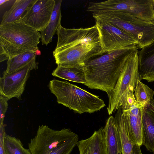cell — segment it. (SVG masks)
<instances>
[{
  "mask_svg": "<svg viewBox=\"0 0 154 154\" xmlns=\"http://www.w3.org/2000/svg\"><path fill=\"white\" fill-rule=\"evenodd\" d=\"M57 42L53 55L57 66L85 64L101 55L98 31L96 25L69 29L60 25L57 30Z\"/></svg>",
  "mask_w": 154,
  "mask_h": 154,
  "instance_id": "obj_1",
  "label": "cell"
},
{
  "mask_svg": "<svg viewBox=\"0 0 154 154\" xmlns=\"http://www.w3.org/2000/svg\"><path fill=\"white\" fill-rule=\"evenodd\" d=\"M137 47L110 51L85 63L86 83L91 89L105 92L107 95L113 90L128 55Z\"/></svg>",
  "mask_w": 154,
  "mask_h": 154,
  "instance_id": "obj_2",
  "label": "cell"
},
{
  "mask_svg": "<svg viewBox=\"0 0 154 154\" xmlns=\"http://www.w3.org/2000/svg\"><path fill=\"white\" fill-rule=\"evenodd\" d=\"M40 33L21 21L0 25V62L38 48Z\"/></svg>",
  "mask_w": 154,
  "mask_h": 154,
  "instance_id": "obj_3",
  "label": "cell"
},
{
  "mask_svg": "<svg viewBox=\"0 0 154 154\" xmlns=\"http://www.w3.org/2000/svg\"><path fill=\"white\" fill-rule=\"evenodd\" d=\"M58 103L68 107L76 113L82 114L97 112L106 105L99 96L70 83L67 81L54 79L48 85Z\"/></svg>",
  "mask_w": 154,
  "mask_h": 154,
  "instance_id": "obj_4",
  "label": "cell"
},
{
  "mask_svg": "<svg viewBox=\"0 0 154 154\" xmlns=\"http://www.w3.org/2000/svg\"><path fill=\"white\" fill-rule=\"evenodd\" d=\"M78 139V135L69 128L57 130L42 125L28 147L32 154H70Z\"/></svg>",
  "mask_w": 154,
  "mask_h": 154,
  "instance_id": "obj_5",
  "label": "cell"
},
{
  "mask_svg": "<svg viewBox=\"0 0 154 154\" xmlns=\"http://www.w3.org/2000/svg\"><path fill=\"white\" fill-rule=\"evenodd\" d=\"M95 19L108 22L132 36L141 49L154 42V24L124 11L92 14Z\"/></svg>",
  "mask_w": 154,
  "mask_h": 154,
  "instance_id": "obj_6",
  "label": "cell"
},
{
  "mask_svg": "<svg viewBox=\"0 0 154 154\" xmlns=\"http://www.w3.org/2000/svg\"><path fill=\"white\" fill-rule=\"evenodd\" d=\"M137 49L129 53L113 91L108 95L109 103L107 108L110 116L121 106L127 92L134 90L138 81L140 80L138 72Z\"/></svg>",
  "mask_w": 154,
  "mask_h": 154,
  "instance_id": "obj_7",
  "label": "cell"
},
{
  "mask_svg": "<svg viewBox=\"0 0 154 154\" xmlns=\"http://www.w3.org/2000/svg\"><path fill=\"white\" fill-rule=\"evenodd\" d=\"M95 20L102 55L120 49L137 47L138 43L131 35L108 22Z\"/></svg>",
  "mask_w": 154,
  "mask_h": 154,
  "instance_id": "obj_8",
  "label": "cell"
},
{
  "mask_svg": "<svg viewBox=\"0 0 154 154\" xmlns=\"http://www.w3.org/2000/svg\"><path fill=\"white\" fill-rule=\"evenodd\" d=\"M38 68V63L34 61L22 69L0 78V94L8 100L16 97L21 100L30 71Z\"/></svg>",
  "mask_w": 154,
  "mask_h": 154,
  "instance_id": "obj_9",
  "label": "cell"
},
{
  "mask_svg": "<svg viewBox=\"0 0 154 154\" xmlns=\"http://www.w3.org/2000/svg\"><path fill=\"white\" fill-rule=\"evenodd\" d=\"M134 91H128L120 106L129 122L131 136L134 144L142 145L143 111L137 106Z\"/></svg>",
  "mask_w": 154,
  "mask_h": 154,
  "instance_id": "obj_10",
  "label": "cell"
},
{
  "mask_svg": "<svg viewBox=\"0 0 154 154\" xmlns=\"http://www.w3.org/2000/svg\"><path fill=\"white\" fill-rule=\"evenodd\" d=\"M55 3L54 0H35L20 21L40 32L47 26Z\"/></svg>",
  "mask_w": 154,
  "mask_h": 154,
  "instance_id": "obj_11",
  "label": "cell"
},
{
  "mask_svg": "<svg viewBox=\"0 0 154 154\" xmlns=\"http://www.w3.org/2000/svg\"><path fill=\"white\" fill-rule=\"evenodd\" d=\"M138 55L140 81L154 82V42L138 51Z\"/></svg>",
  "mask_w": 154,
  "mask_h": 154,
  "instance_id": "obj_12",
  "label": "cell"
},
{
  "mask_svg": "<svg viewBox=\"0 0 154 154\" xmlns=\"http://www.w3.org/2000/svg\"><path fill=\"white\" fill-rule=\"evenodd\" d=\"M79 154H106L104 128L94 131L88 138L79 141Z\"/></svg>",
  "mask_w": 154,
  "mask_h": 154,
  "instance_id": "obj_13",
  "label": "cell"
},
{
  "mask_svg": "<svg viewBox=\"0 0 154 154\" xmlns=\"http://www.w3.org/2000/svg\"><path fill=\"white\" fill-rule=\"evenodd\" d=\"M104 128L106 154H122L120 137L113 116L107 119Z\"/></svg>",
  "mask_w": 154,
  "mask_h": 154,
  "instance_id": "obj_14",
  "label": "cell"
},
{
  "mask_svg": "<svg viewBox=\"0 0 154 154\" xmlns=\"http://www.w3.org/2000/svg\"><path fill=\"white\" fill-rule=\"evenodd\" d=\"M114 118L120 137L122 154H131L133 147L135 144L131 137L128 118L122 112L121 107L117 110Z\"/></svg>",
  "mask_w": 154,
  "mask_h": 154,
  "instance_id": "obj_15",
  "label": "cell"
},
{
  "mask_svg": "<svg viewBox=\"0 0 154 154\" xmlns=\"http://www.w3.org/2000/svg\"><path fill=\"white\" fill-rule=\"evenodd\" d=\"M54 77L85 85L87 82L85 64L57 66L52 73Z\"/></svg>",
  "mask_w": 154,
  "mask_h": 154,
  "instance_id": "obj_16",
  "label": "cell"
},
{
  "mask_svg": "<svg viewBox=\"0 0 154 154\" xmlns=\"http://www.w3.org/2000/svg\"><path fill=\"white\" fill-rule=\"evenodd\" d=\"M35 0H15L2 16L0 25L20 21Z\"/></svg>",
  "mask_w": 154,
  "mask_h": 154,
  "instance_id": "obj_17",
  "label": "cell"
},
{
  "mask_svg": "<svg viewBox=\"0 0 154 154\" xmlns=\"http://www.w3.org/2000/svg\"><path fill=\"white\" fill-rule=\"evenodd\" d=\"M55 6L49 22L45 28L40 32L42 45L47 46L51 42L57 29L61 25V6L62 0H55Z\"/></svg>",
  "mask_w": 154,
  "mask_h": 154,
  "instance_id": "obj_18",
  "label": "cell"
},
{
  "mask_svg": "<svg viewBox=\"0 0 154 154\" xmlns=\"http://www.w3.org/2000/svg\"><path fill=\"white\" fill-rule=\"evenodd\" d=\"M142 145L154 153V113L143 111Z\"/></svg>",
  "mask_w": 154,
  "mask_h": 154,
  "instance_id": "obj_19",
  "label": "cell"
},
{
  "mask_svg": "<svg viewBox=\"0 0 154 154\" xmlns=\"http://www.w3.org/2000/svg\"><path fill=\"white\" fill-rule=\"evenodd\" d=\"M35 53L26 52L19 54L8 60L6 69L3 76L13 73L23 68L30 63L36 61Z\"/></svg>",
  "mask_w": 154,
  "mask_h": 154,
  "instance_id": "obj_20",
  "label": "cell"
},
{
  "mask_svg": "<svg viewBox=\"0 0 154 154\" xmlns=\"http://www.w3.org/2000/svg\"><path fill=\"white\" fill-rule=\"evenodd\" d=\"M134 92V98L137 106L143 111L145 110L153 99L154 91L138 80Z\"/></svg>",
  "mask_w": 154,
  "mask_h": 154,
  "instance_id": "obj_21",
  "label": "cell"
},
{
  "mask_svg": "<svg viewBox=\"0 0 154 154\" xmlns=\"http://www.w3.org/2000/svg\"><path fill=\"white\" fill-rule=\"evenodd\" d=\"M4 146L7 154H32L29 149L25 148L19 139L5 134Z\"/></svg>",
  "mask_w": 154,
  "mask_h": 154,
  "instance_id": "obj_22",
  "label": "cell"
},
{
  "mask_svg": "<svg viewBox=\"0 0 154 154\" xmlns=\"http://www.w3.org/2000/svg\"><path fill=\"white\" fill-rule=\"evenodd\" d=\"M8 100L5 97L0 94V124L3 123L5 114L8 109Z\"/></svg>",
  "mask_w": 154,
  "mask_h": 154,
  "instance_id": "obj_23",
  "label": "cell"
},
{
  "mask_svg": "<svg viewBox=\"0 0 154 154\" xmlns=\"http://www.w3.org/2000/svg\"><path fill=\"white\" fill-rule=\"evenodd\" d=\"M6 133L3 123L0 124V154H7L4 146V140Z\"/></svg>",
  "mask_w": 154,
  "mask_h": 154,
  "instance_id": "obj_24",
  "label": "cell"
},
{
  "mask_svg": "<svg viewBox=\"0 0 154 154\" xmlns=\"http://www.w3.org/2000/svg\"><path fill=\"white\" fill-rule=\"evenodd\" d=\"M131 154H142L140 146L135 144L133 147Z\"/></svg>",
  "mask_w": 154,
  "mask_h": 154,
  "instance_id": "obj_25",
  "label": "cell"
},
{
  "mask_svg": "<svg viewBox=\"0 0 154 154\" xmlns=\"http://www.w3.org/2000/svg\"><path fill=\"white\" fill-rule=\"evenodd\" d=\"M35 53L36 55L39 56L41 54V51L39 50V49H37L35 52Z\"/></svg>",
  "mask_w": 154,
  "mask_h": 154,
  "instance_id": "obj_26",
  "label": "cell"
},
{
  "mask_svg": "<svg viewBox=\"0 0 154 154\" xmlns=\"http://www.w3.org/2000/svg\"><path fill=\"white\" fill-rule=\"evenodd\" d=\"M153 6L154 9V0H152Z\"/></svg>",
  "mask_w": 154,
  "mask_h": 154,
  "instance_id": "obj_27",
  "label": "cell"
},
{
  "mask_svg": "<svg viewBox=\"0 0 154 154\" xmlns=\"http://www.w3.org/2000/svg\"><path fill=\"white\" fill-rule=\"evenodd\" d=\"M152 22L153 23V24H154V20H153Z\"/></svg>",
  "mask_w": 154,
  "mask_h": 154,
  "instance_id": "obj_28",
  "label": "cell"
},
{
  "mask_svg": "<svg viewBox=\"0 0 154 154\" xmlns=\"http://www.w3.org/2000/svg\"></svg>",
  "mask_w": 154,
  "mask_h": 154,
  "instance_id": "obj_29",
  "label": "cell"
}]
</instances>
